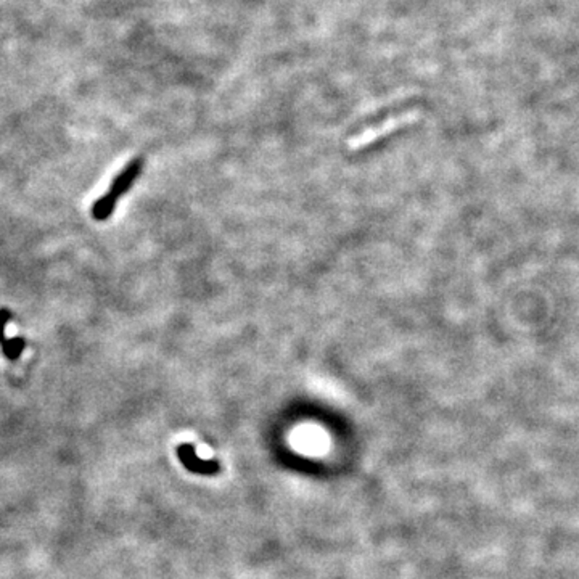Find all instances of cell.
<instances>
[{"label": "cell", "instance_id": "cell-1", "mask_svg": "<svg viewBox=\"0 0 579 579\" xmlns=\"http://www.w3.org/2000/svg\"><path fill=\"white\" fill-rule=\"evenodd\" d=\"M415 121V114L412 113H407V114H401V116H396V118H390L383 121V123L378 124L376 127H370V129L364 131L362 134H359L356 137H352L350 141V148L351 150H359V148H364L367 147V145L374 143L376 138L383 137L386 134H390V132L396 131L398 127H402L405 124H410Z\"/></svg>", "mask_w": 579, "mask_h": 579}, {"label": "cell", "instance_id": "cell-2", "mask_svg": "<svg viewBox=\"0 0 579 579\" xmlns=\"http://www.w3.org/2000/svg\"><path fill=\"white\" fill-rule=\"evenodd\" d=\"M141 171H142V161L141 160L131 161V163L114 177V181L112 182V187H109L108 192H112L116 198H121V196H123L127 190L134 185L136 179L138 177Z\"/></svg>", "mask_w": 579, "mask_h": 579}, {"label": "cell", "instance_id": "cell-3", "mask_svg": "<svg viewBox=\"0 0 579 579\" xmlns=\"http://www.w3.org/2000/svg\"><path fill=\"white\" fill-rule=\"evenodd\" d=\"M118 200L119 198H116L112 192L100 196V198L94 203V206H92V210H90L92 217H94L95 221H107V219L113 214Z\"/></svg>", "mask_w": 579, "mask_h": 579}, {"label": "cell", "instance_id": "cell-4", "mask_svg": "<svg viewBox=\"0 0 579 579\" xmlns=\"http://www.w3.org/2000/svg\"><path fill=\"white\" fill-rule=\"evenodd\" d=\"M0 346H2L4 356L7 357L8 361H16V359H18L23 354V351H25L26 341H25V338H21V337H15V338L5 340Z\"/></svg>", "mask_w": 579, "mask_h": 579}, {"label": "cell", "instance_id": "cell-5", "mask_svg": "<svg viewBox=\"0 0 579 579\" xmlns=\"http://www.w3.org/2000/svg\"><path fill=\"white\" fill-rule=\"evenodd\" d=\"M11 318V312L8 308H0V345L5 341V328H7Z\"/></svg>", "mask_w": 579, "mask_h": 579}]
</instances>
